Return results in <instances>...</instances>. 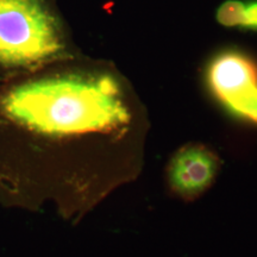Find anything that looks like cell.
Wrapping results in <instances>:
<instances>
[{"label": "cell", "mask_w": 257, "mask_h": 257, "mask_svg": "<svg viewBox=\"0 0 257 257\" xmlns=\"http://www.w3.org/2000/svg\"><path fill=\"white\" fill-rule=\"evenodd\" d=\"M61 48L59 23L44 0H0L2 66H37Z\"/></svg>", "instance_id": "obj_2"}, {"label": "cell", "mask_w": 257, "mask_h": 257, "mask_svg": "<svg viewBox=\"0 0 257 257\" xmlns=\"http://www.w3.org/2000/svg\"><path fill=\"white\" fill-rule=\"evenodd\" d=\"M208 82L225 107L257 124V66L251 60L234 51L221 54L208 68Z\"/></svg>", "instance_id": "obj_3"}, {"label": "cell", "mask_w": 257, "mask_h": 257, "mask_svg": "<svg viewBox=\"0 0 257 257\" xmlns=\"http://www.w3.org/2000/svg\"><path fill=\"white\" fill-rule=\"evenodd\" d=\"M2 107L11 120L50 136L111 133L130 121L119 86L108 75L30 80L9 89Z\"/></svg>", "instance_id": "obj_1"}, {"label": "cell", "mask_w": 257, "mask_h": 257, "mask_svg": "<svg viewBox=\"0 0 257 257\" xmlns=\"http://www.w3.org/2000/svg\"><path fill=\"white\" fill-rule=\"evenodd\" d=\"M238 27L257 29V2L249 4L242 3Z\"/></svg>", "instance_id": "obj_5"}, {"label": "cell", "mask_w": 257, "mask_h": 257, "mask_svg": "<svg viewBox=\"0 0 257 257\" xmlns=\"http://www.w3.org/2000/svg\"><path fill=\"white\" fill-rule=\"evenodd\" d=\"M218 160L201 146L182 148L169 166V182L178 194L192 199L210 187L216 178Z\"/></svg>", "instance_id": "obj_4"}]
</instances>
